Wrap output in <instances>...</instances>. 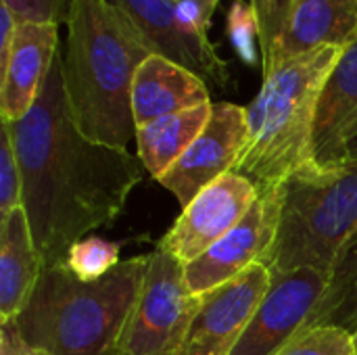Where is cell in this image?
<instances>
[{"label": "cell", "instance_id": "obj_1", "mask_svg": "<svg viewBox=\"0 0 357 355\" xmlns=\"http://www.w3.org/2000/svg\"><path fill=\"white\" fill-rule=\"evenodd\" d=\"M4 126L21 165L23 209L42 266H61L77 241L121 216L144 167L138 155L94 142L75 126L61 50L33 107Z\"/></svg>", "mask_w": 357, "mask_h": 355}, {"label": "cell", "instance_id": "obj_28", "mask_svg": "<svg viewBox=\"0 0 357 355\" xmlns=\"http://www.w3.org/2000/svg\"><path fill=\"white\" fill-rule=\"evenodd\" d=\"M343 151H345V159H356L357 161V117L354 119V123L347 128V132H345Z\"/></svg>", "mask_w": 357, "mask_h": 355}, {"label": "cell", "instance_id": "obj_14", "mask_svg": "<svg viewBox=\"0 0 357 355\" xmlns=\"http://www.w3.org/2000/svg\"><path fill=\"white\" fill-rule=\"evenodd\" d=\"M357 36V0H293L284 29L270 56L261 63L264 75L305 52L339 46Z\"/></svg>", "mask_w": 357, "mask_h": 355}, {"label": "cell", "instance_id": "obj_5", "mask_svg": "<svg viewBox=\"0 0 357 355\" xmlns=\"http://www.w3.org/2000/svg\"><path fill=\"white\" fill-rule=\"evenodd\" d=\"M282 186L278 232L264 266L272 276L301 268L331 276L339 253L357 230V161H312Z\"/></svg>", "mask_w": 357, "mask_h": 355}, {"label": "cell", "instance_id": "obj_29", "mask_svg": "<svg viewBox=\"0 0 357 355\" xmlns=\"http://www.w3.org/2000/svg\"><path fill=\"white\" fill-rule=\"evenodd\" d=\"M201 2H205V4H209V6H211V8L215 10V8L220 6V2H222V0H201Z\"/></svg>", "mask_w": 357, "mask_h": 355}, {"label": "cell", "instance_id": "obj_2", "mask_svg": "<svg viewBox=\"0 0 357 355\" xmlns=\"http://www.w3.org/2000/svg\"><path fill=\"white\" fill-rule=\"evenodd\" d=\"M61 50L63 86L75 126L94 142L136 140L134 77L153 48L109 0H73Z\"/></svg>", "mask_w": 357, "mask_h": 355}, {"label": "cell", "instance_id": "obj_15", "mask_svg": "<svg viewBox=\"0 0 357 355\" xmlns=\"http://www.w3.org/2000/svg\"><path fill=\"white\" fill-rule=\"evenodd\" d=\"M207 103H211L209 86L197 73L163 54H149L136 71L132 88L136 128Z\"/></svg>", "mask_w": 357, "mask_h": 355}, {"label": "cell", "instance_id": "obj_12", "mask_svg": "<svg viewBox=\"0 0 357 355\" xmlns=\"http://www.w3.org/2000/svg\"><path fill=\"white\" fill-rule=\"evenodd\" d=\"M149 42L153 52L163 54L197 73L207 86L228 90L232 73L218 54L209 36L190 31L180 15L178 0H109Z\"/></svg>", "mask_w": 357, "mask_h": 355}, {"label": "cell", "instance_id": "obj_6", "mask_svg": "<svg viewBox=\"0 0 357 355\" xmlns=\"http://www.w3.org/2000/svg\"><path fill=\"white\" fill-rule=\"evenodd\" d=\"M184 264L159 247L149 255V268L130 312L117 355H178L201 308L184 276Z\"/></svg>", "mask_w": 357, "mask_h": 355}, {"label": "cell", "instance_id": "obj_23", "mask_svg": "<svg viewBox=\"0 0 357 355\" xmlns=\"http://www.w3.org/2000/svg\"><path fill=\"white\" fill-rule=\"evenodd\" d=\"M23 207V174L4 123H0V222Z\"/></svg>", "mask_w": 357, "mask_h": 355}, {"label": "cell", "instance_id": "obj_21", "mask_svg": "<svg viewBox=\"0 0 357 355\" xmlns=\"http://www.w3.org/2000/svg\"><path fill=\"white\" fill-rule=\"evenodd\" d=\"M276 355H356L354 335L339 326L303 328Z\"/></svg>", "mask_w": 357, "mask_h": 355}, {"label": "cell", "instance_id": "obj_24", "mask_svg": "<svg viewBox=\"0 0 357 355\" xmlns=\"http://www.w3.org/2000/svg\"><path fill=\"white\" fill-rule=\"evenodd\" d=\"M293 0H251L259 23V46H261V63L270 56L274 44L278 42Z\"/></svg>", "mask_w": 357, "mask_h": 355}, {"label": "cell", "instance_id": "obj_9", "mask_svg": "<svg viewBox=\"0 0 357 355\" xmlns=\"http://www.w3.org/2000/svg\"><path fill=\"white\" fill-rule=\"evenodd\" d=\"M247 144V111L234 103H213L203 132L157 180L186 207L205 186L234 172Z\"/></svg>", "mask_w": 357, "mask_h": 355}, {"label": "cell", "instance_id": "obj_4", "mask_svg": "<svg viewBox=\"0 0 357 355\" xmlns=\"http://www.w3.org/2000/svg\"><path fill=\"white\" fill-rule=\"evenodd\" d=\"M345 48L324 46L268 75L247 111V144L234 167L257 190L282 184L314 161V126L322 88Z\"/></svg>", "mask_w": 357, "mask_h": 355}, {"label": "cell", "instance_id": "obj_27", "mask_svg": "<svg viewBox=\"0 0 357 355\" xmlns=\"http://www.w3.org/2000/svg\"><path fill=\"white\" fill-rule=\"evenodd\" d=\"M17 17L10 13L8 6H4L0 2V67L8 61L10 48H13V40H15V31H17Z\"/></svg>", "mask_w": 357, "mask_h": 355}, {"label": "cell", "instance_id": "obj_22", "mask_svg": "<svg viewBox=\"0 0 357 355\" xmlns=\"http://www.w3.org/2000/svg\"><path fill=\"white\" fill-rule=\"evenodd\" d=\"M226 36L236 52V56L245 65H257L259 61V23L251 2L232 0L226 15Z\"/></svg>", "mask_w": 357, "mask_h": 355}, {"label": "cell", "instance_id": "obj_7", "mask_svg": "<svg viewBox=\"0 0 357 355\" xmlns=\"http://www.w3.org/2000/svg\"><path fill=\"white\" fill-rule=\"evenodd\" d=\"M282 184L259 190L257 201L245 218L207 253L184 268L186 285L195 295H205L236 278L253 264H264L278 232Z\"/></svg>", "mask_w": 357, "mask_h": 355}, {"label": "cell", "instance_id": "obj_18", "mask_svg": "<svg viewBox=\"0 0 357 355\" xmlns=\"http://www.w3.org/2000/svg\"><path fill=\"white\" fill-rule=\"evenodd\" d=\"M213 103L199 105L174 115L159 117L136 130L138 159L142 167L159 180L197 140L209 121Z\"/></svg>", "mask_w": 357, "mask_h": 355}, {"label": "cell", "instance_id": "obj_30", "mask_svg": "<svg viewBox=\"0 0 357 355\" xmlns=\"http://www.w3.org/2000/svg\"><path fill=\"white\" fill-rule=\"evenodd\" d=\"M351 335H354V352H356V355H357V326H356V331H354Z\"/></svg>", "mask_w": 357, "mask_h": 355}, {"label": "cell", "instance_id": "obj_16", "mask_svg": "<svg viewBox=\"0 0 357 355\" xmlns=\"http://www.w3.org/2000/svg\"><path fill=\"white\" fill-rule=\"evenodd\" d=\"M357 117V36L345 46L333 67L316 111L314 126V161L335 165L345 161L343 138Z\"/></svg>", "mask_w": 357, "mask_h": 355}, {"label": "cell", "instance_id": "obj_25", "mask_svg": "<svg viewBox=\"0 0 357 355\" xmlns=\"http://www.w3.org/2000/svg\"><path fill=\"white\" fill-rule=\"evenodd\" d=\"M17 21H38V23H59L63 25L69 17L73 0H0Z\"/></svg>", "mask_w": 357, "mask_h": 355}, {"label": "cell", "instance_id": "obj_17", "mask_svg": "<svg viewBox=\"0 0 357 355\" xmlns=\"http://www.w3.org/2000/svg\"><path fill=\"white\" fill-rule=\"evenodd\" d=\"M42 257L23 207L0 222V324H10L27 308L42 276Z\"/></svg>", "mask_w": 357, "mask_h": 355}, {"label": "cell", "instance_id": "obj_11", "mask_svg": "<svg viewBox=\"0 0 357 355\" xmlns=\"http://www.w3.org/2000/svg\"><path fill=\"white\" fill-rule=\"evenodd\" d=\"M270 270L264 264H253L236 278L201 295V308L178 355L232 354L270 289Z\"/></svg>", "mask_w": 357, "mask_h": 355}, {"label": "cell", "instance_id": "obj_3", "mask_svg": "<svg viewBox=\"0 0 357 355\" xmlns=\"http://www.w3.org/2000/svg\"><path fill=\"white\" fill-rule=\"evenodd\" d=\"M146 268L149 255L130 257L94 282L75 278L65 264L46 268L10 324L29 345L52 355H117Z\"/></svg>", "mask_w": 357, "mask_h": 355}, {"label": "cell", "instance_id": "obj_13", "mask_svg": "<svg viewBox=\"0 0 357 355\" xmlns=\"http://www.w3.org/2000/svg\"><path fill=\"white\" fill-rule=\"evenodd\" d=\"M59 23L19 21L0 67V121L15 123L33 107L59 52Z\"/></svg>", "mask_w": 357, "mask_h": 355}, {"label": "cell", "instance_id": "obj_20", "mask_svg": "<svg viewBox=\"0 0 357 355\" xmlns=\"http://www.w3.org/2000/svg\"><path fill=\"white\" fill-rule=\"evenodd\" d=\"M119 251L121 247L117 243H111L100 236H86L77 241L65 259V266L69 272L84 280V282H94L102 276H107L115 266H119Z\"/></svg>", "mask_w": 357, "mask_h": 355}, {"label": "cell", "instance_id": "obj_19", "mask_svg": "<svg viewBox=\"0 0 357 355\" xmlns=\"http://www.w3.org/2000/svg\"><path fill=\"white\" fill-rule=\"evenodd\" d=\"M314 326H339L354 333L357 326V230L345 243L339 253L331 276L328 287L320 301L316 303L307 324Z\"/></svg>", "mask_w": 357, "mask_h": 355}, {"label": "cell", "instance_id": "obj_10", "mask_svg": "<svg viewBox=\"0 0 357 355\" xmlns=\"http://www.w3.org/2000/svg\"><path fill=\"white\" fill-rule=\"evenodd\" d=\"M328 287V276L301 268L272 276L259 308L230 355H276L307 324Z\"/></svg>", "mask_w": 357, "mask_h": 355}, {"label": "cell", "instance_id": "obj_8", "mask_svg": "<svg viewBox=\"0 0 357 355\" xmlns=\"http://www.w3.org/2000/svg\"><path fill=\"white\" fill-rule=\"evenodd\" d=\"M257 197L259 190L251 180L236 172L224 174L182 207L180 218L159 241V247L184 266L192 264L245 218Z\"/></svg>", "mask_w": 357, "mask_h": 355}, {"label": "cell", "instance_id": "obj_26", "mask_svg": "<svg viewBox=\"0 0 357 355\" xmlns=\"http://www.w3.org/2000/svg\"><path fill=\"white\" fill-rule=\"evenodd\" d=\"M0 355H52L46 349L29 345L13 324H0Z\"/></svg>", "mask_w": 357, "mask_h": 355}]
</instances>
